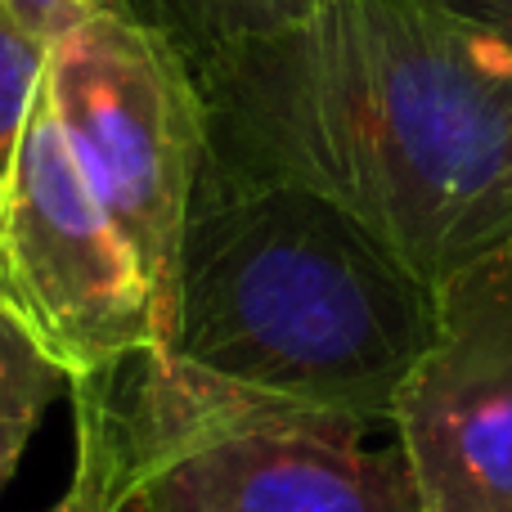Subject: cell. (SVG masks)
Here are the masks:
<instances>
[{"mask_svg": "<svg viewBox=\"0 0 512 512\" xmlns=\"http://www.w3.org/2000/svg\"><path fill=\"white\" fill-rule=\"evenodd\" d=\"M194 63L212 162L328 198L423 283L512 243V63L445 0H310Z\"/></svg>", "mask_w": 512, "mask_h": 512, "instance_id": "6da1fadb", "label": "cell"}, {"mask_svg": "<svg viewBox=\"0 0 512 512\" xmlns=\"http://www.w3.org/2000/svg\"><path fill=\"white\" fill-rule=\"evenodd\" d=\"M436 337V288L342 207L207 158L171 279L162 355L256 400L391 423Z\"/></svg>", "mask_w": 512, "mask_h": 512, "instance_id": "7a4b0ae2", "label": "cell"}, {"mask_svg": "<svg viewBox=\"0 0 512 512\" xmlns=\"http://www.w3.org/2000/svg\"><path fill=\"white\" fill-rule=\"evenodd\" d=\"M72 391V472L140 512H423L400 445L364 450V427L243 396L162 351Z\"/></svg>", "mask_w": 512, "mask_h": 512, "instance_id": "3957f363", "label": "cell"}, {"mask_svg": "<svg viewBox=\"0 0 512 512\" xmlns=\"http://www.w3.org/2000/svg\"><path fill=\"white\" fill-rule=\"evenodd\" d=\"M41 90L90 194L149 279L162 342L180 239L212 158L194 54L144 9H99L50 45Z\"/></svg>", "mask_w": 512, "mask_h": 512, "instance_id": "277c9868", "label": "cell"}, {"mask_svg": "<svg viewBox=\"0 0 512 512\" xmlns=\"http://www.w3.org/2000/svg\"><path fill=\"white\" fill-rule=\"evenodd\" d=\"M0 301L63 364L99 382L158 342V301L68 153L45 90L0 189Z\"/></svg>", "mask_w": 512, "mask_h": 512, "instance_id": "5b68a950", "label": "cell"}, {"mask_svg": "<svg viewBox=\"0 0 512 512\" xmlns=\"http://www.w3.org/2000/svg\"><path fill=\"white\" fill-rule=\"evenodd\" d=\"M391 427L423 512H512V243L436 288Z\"/></svg>", "mask_w": 512, "mask_h": 512, "instance_id": "8992f818", "label": "cell"}, {"mask_svg": "<svg viewBox=\"0 0 512 512\" xmlns=\"http://www.w3.org/2000/svg\"><path fill=\"white\" fill-rule=\"evenodd\" d=\"M63 382H68L63 364L0 301V495L14 481L18 459Z\"/></svg>", "mask_w": 512, "mask_h": 512, "instance_id": "52a82bcc", "label": "cell"}, {"mask_svg": "<svg viewBox=\"0 0 512 512\" xmlns=\"http://www.w3.org/2000/svg\"><path fill=\"white\" fill-rule=\"evenodd\" d=\"M45 59H50V45L36 41L23 27V18L0 0V189H5V176L14 167L32 104L41 95Z\"/></svg>", "mask_w": 512, "mask_h": 512, "instance_id": "ba28073f", "label": "cell"}, {"mask_svg": "<svg viewBox=\"0 0 512 512\" xmlns=\"http://www.w3.org/2000/svg\"><path fill=\"white\" fill-rule=\"evenodd\" d=\"M310 0H185L194 18V36H234V32H265L288 23Z\"/></svg>", "mask_w": 512, "mask_h": 512, "instance_id": "9c48e42d", "label": "cell"}, {"mask_svg": "<svg viewBox=\"0 0 512 512\" xmlns=\"http://www.w3.org/2000/svg\"><path fill=\"white\" fill-rule=\"evenodd\" d=\"M5 5L14 9L27 32L45 45H54L68 27H77L81 18L99 14V9H140L135 0H5Z\"/></svg>", "mask_w": 512, "mask_h": 512, "instance_id": "30bf717a", "label": "cell"}, {"mask_svg": "<svg viewBox=\"0 0 512 512\" xmlns=\"http://www.w3.org/2000/svg\"><path fill=\"white\" fill-rule=\"evenodd\" d=\"M463 23H472L512 63V0H445Z\"/></svg>", "mask_w": 512, "mask_h": 512, "instance_id": "8fae6325", "label": "cell"}, {"mask_svg": "<svg viewBox=\"0 0 512 512\" xmlns=\"http://www.w3.org/2000/svg\"><path fill=\"white\" fill-rule=\"evenodd\" d=\"M50 512H140V504L126 499V495H117V490H108V486H99V481L72 477L68 495H63Z\"/></svg>", "mask_w": 512, "mask_h": 512, "instance_id": "7c38bea8", "label": "cell"}]
</instances>
